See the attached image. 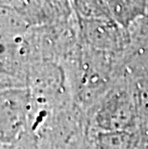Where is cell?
Listing matches in <instances>:
<instances>
[{
    "label": "cell",
    "mask_w": 148,
    "mask_h": 149,
    "mask_svg": "<svg viewBox=\"0 0 148 149\" xmlns=\"http://www.w3.org/2000/svg\"><path fill=\"white\" fill-rule=\"evenodd\" d=\"M117 11H120V6H117Z\"/></svg>",
    "instance_id": "1"
}]
</instances>
